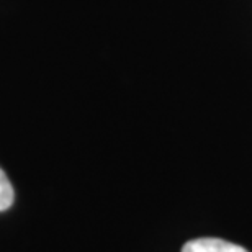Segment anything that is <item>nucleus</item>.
Here are the masks:
<instances>
[{
  "label": "nucleus",
  "instance_id": "nucleus-2",
  "mask_svg": "<svg viewBox=\"0 0 252 252\" xmlns=\"http://www.w3.org/2000/svg\"><path fill=\"white\" fill-rule=\"evenodd\" d=\"M15 200V191L12 184H10L8 177L5 175V172L0 169V211L8 210L13 205Z\"/></svg>",
  "mask_w": 252,
  "mask_h": 252
},
{
  "label": "nucleus",
  "instance_id": "nucleus-1",
  "mask_svg": "<svg viewBox=\"0 0 252 252\" xmlns=\"http://www.w3.org/2000/svg\"><path fill=\"white\" fill-rule=\"evenodd\" d=\"M182 252H248L238 244L228 243L218 238H198L189 241L182 248Z\"/></svg>",
  "mask_w": 252,
  "mask_h": 252
}]
</instances>
